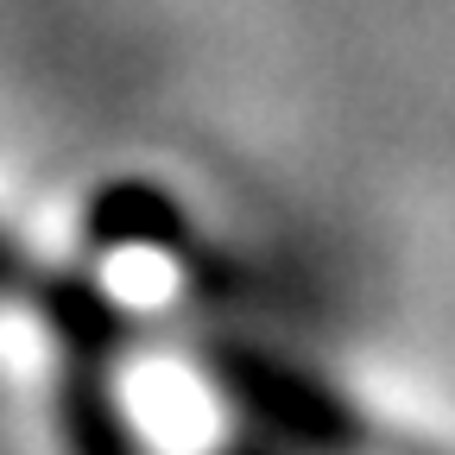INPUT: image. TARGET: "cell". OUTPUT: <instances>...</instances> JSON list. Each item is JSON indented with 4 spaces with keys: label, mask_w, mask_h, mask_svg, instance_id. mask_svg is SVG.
<instances>
[{
    "label": "cell",
    "mask_w": 455,
    "mask_h": 455,
    "mask_svg": "<svg viewBox=\"0 0 455 455\" xmlns=\"http://www.w3.org/2000/svg\"><path fill=\"white\" fill-rule=\"evenodd\" d=\"M70 449L76 455H133V436H127V424L114 418V398L95 386V379H70Z\"/></svg>",
    "instance_id": "cell-1"
},
{
    "label": "cell",
    "mask_w": 455,
    "mask_h": 455,
    "mask_svg": "<svg viewBox=\"0 0 455 455\" xmlns=\"http://www.w3.org/2000/svg\"><path fill=\"white\" fill-rule=\"evenodd\" d=\"M20 284H26V259L0 241V291H20Z\"/></svg>",
    "instance_id": "cell-2"
}]
</instances>
